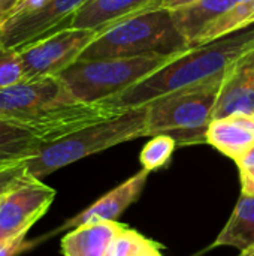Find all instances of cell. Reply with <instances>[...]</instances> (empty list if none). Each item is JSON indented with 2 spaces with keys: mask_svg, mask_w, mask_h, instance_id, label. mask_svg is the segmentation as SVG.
<instances>
[{
  "mask_svg": "<svg viewBox=\"0 0 254 256\" xmlns=\"http://www.w3.org/2000/svg\"><path fill=\"white\" fill-rule=\"evenodd\" d=\"M124 111L105 99L76 100L58 75L21 81L0 88V120L34 128L46 142L114 118Z\"/></svg>",
  "mask_w": 254,
  "mask_h": 256,
  "instance_id": "cell-1",
  "label": "cell"
},
{
  "mask_svg": "<svg viewBox=\"0 0 254 256\" xmlns=\"http://www.w3.org/2000/svg\"><path fill=\"white\" fill-rule=\"evenodd\" d=\"M252 51H254V24L190 48L157 72L105 100L124 110L144 106L162 94L225 74Z\"/></svg>",
  "mask_w": 254,
  "mask_h": 256,
  "instance_id": "cell-2",
  "label": "cell"
},
{
  "mask_svg": "<svg viewBox=\"0 0 254 256\" xmlns=\"http://www.w3.org/2000/svg\"><path fill=\"white\" fill-rule=\"evenodd\" d=\"M226 74L228 70L148 102L145 105L148 136L169 135L177 146L207 142V130L214 118V108Z\"/></svg>",
  "mask_w": 254,
  "mask_h": 256,
  "instance_id": "cell-3",
  "label": "cell"
},
{
  "mask_svg": "<svg viewBox=\"0 0 254 256\" xmlns=\"http://www.w3.org/2000/svg\"><path fill=\"white\" fill-rule=\"evenodd\" d=\"M144 136H148L145 105L126 110L114 118L85 126L70 135L43 144L40 152L27 160V170L30 176L42 180L87 156Z\"/></svg>",
  "mask_w": 254,
  "mask_h": 256,
  "instance_id": "cell-4",
  "label": "cell"
},
{
  "mask_svg": "<svg viewBox=\"0 0 254 256\" xmlns=\"http://www.w3.org/2000/svg\"><path fill=\"white\" fill-rule=\"evenodd\" d=\"M192 46L178 30L171 10L156 9L133 15L100 32L79 60L132 57L142 54H180Z\"/></svg>",
  "mask_w": 254,
  "mask_h": 256,
  "instance_id": "cell-5",
  "label": "cell"
},
{
  "mask_svg": "<svg viewBox=\"0 0 254 256\" xmlns=\"http://www.w3.org/2000/svg\"><path fill=\"white\" fill-rule=\"evenodd\" d=\"M180 54L153 52L97 60L78 58L58 76L64 81L76 100L96 102L127 90L171 63Z\"/></svg>",
  "mask_w": 254,
  "mask_h": 256,
  "instance_id": "cell-6",
  "label": "cell"
},
{
  "mask_svg": "<svg viewBox=\"0 0 254 256\" xmlns=\"http://www.w3.org/2000/svg\"><path fill=\"white\" fill-rule=\"evenodd\" d=\"M102 30L66 27L51 36L37 39L18 50L24 81L43 76H57L72 63L82 51L100 34Z\"/></svg>",
  "mask_w": 254,
  "mask_h": 256,
  "instance_id": "cell-7",
  "label": "cell"
},
{
  "mask_svg": "<svg viewBox=\"0 0 254 256\" xmlns=\"http://www.w3.org/2000/svg\"><path fill=\"white\" fill-rule=\"evenodd\" d=\"M88 0H46L37 10L9 18L0 26V40L12 50L70 27L75 14Z\"/></svg>",
  "mask_w": 254,
  "mask_h": 256,
  "instance_id": "cell-8",
  "label": "cell"
},
{
  "mask_svg": "<svg viewBox=\"0 0 254 256\" xmlns=\"http://www.w3.org/2000/svg\"><path fill=\"white\" fill-rule=\"evenodd\" d=\"M55 198V190L34 180L21 186L0 200V230L4 236H12L22 230H30L40 219Z\"/></svg>",
  "mask_w": 254,
  "mask_h": 256,
  "instance_id": "cell-9",
  "label": "cell"
},
{
  "mask_svg": "<svg viewBox=\"0 0 254 256\" xmlns=\"http://www.w3.org/2000/svg\"><path fill=\"white\" fill-rule=\"evenodd\" d=\"M150 171L142 168L133 177L126 180L124 183L118 184L100 200H97L93 206L85 208L82 213L76 214L75 218L66 220L57 231H64L69 228H76L87 224H97V222H117V219L124 213L127 207H130L142 194Z\"/></svg>",
  "mask_w": 254,
  "mask_h": 256,
  "instance_id": "cell-10",
  "label": "cell"
},
{
  "mask_svg": "<svg viewBox=\"0 0 254 256\" xmlns=\"http://www.w3.org/2000/svg\"><path fill=\"white\" fill-rule=\"evenodd\" d=\"M232 114H254V51L238 60L223 81L214 118Z\"/></svg>",
  "mask_w": 254,
  "mask_h": 256,
  "instance_id": "cell-11",
  "label": "cell"
},
{
  "mask_svg": "<svg viewBox=\"0 0 254 256\" xmlns=\"http://www.w3.org/2000/svg\"><path fill=\"white\" fill-rule=\"evenodd\" d=\"M160 0H88L73 16L70 27L106 30L133 15L156 10Z\"/></svg>",
  "mask_w": 254,
  "mask_h": 256,
  "instance_id": "cell-12",
  "label": "cell"
},
{
  "mask_svg": "<svg viewBox=\"0 0 254 256\" xmlns=\"http://www.w3.org/2000/svg\"><path fill=\"white\" fill-rule=\"evenodd\" d=\"M207 142L238 162L254 147V114L214 118L207 130Z\"/></svg>",
  "mask_w": 254,
  "mask_h": 256,
  "instance_id": "cell-13",
  "label": "cell"
},
{
  "mask_svg": "<svg viewBox=\"0 0 254 256\" xmlns=\"http://www.w3.org/2000/svg\"><path fill=\"white\" fill-rule=\"evenodd\" d=\"M43 144L46 140L37 129L0 120V170L33 159Z\"/></svg>",
  "mask_w": 254,
  "mask_h": 256,
  "instance_id": "cell-14",
  "label": "cell"
},
{
  "mask_svg": "<svg viewBox=\"0 0 254 256\" xmlns=\"http://www.w3.org/2000/svg\"><path fill=\"white\" fill-rule=\"evenodd\" d=\"M124 225L118 222H97L73 228L61 240L64 256H106L108 249Z\"/></svg>",
  "mask_w": 254,
  "mask_h": 256,
  "instance_id": "cell-15",
  "label": "cell"
},
{
  "mask_svg": "<svg viewBox=\"0 0 254 256\" xmlns=\"http://www.w3.org/2000/svg\"><path fill=\"white\" fill-rule=\"evenodd\" d=\"M237 4V0H199L190 6L172 10L171 14L178 30L193 48V44L204 30Z\"/></svg>",
  "mask_w": 254,
  "mask_h": 256,
  "instance_id": "cell-16",
  "label": "cell"
},
{
  "mask_svg": "<svg viewBox=\"0 0 254 256\" xmlns=\"http://www.w3.org/2000/svg\"><path fill=\"white\" fill-rule=\"evenodd\" d=\"M254 244V196L241 194L229 220L211 248L231 246L246 250Z\"/></svg>",
  "mask_w": 254,
  "mask_h": 256,
  "instance_id": "cell-17",
  "label": "cell"
},
{
  "mask_svg": "<svg viewBox=\"0 0 254 256\" xmlns=\"http://www.w3.org/2000/svg\"><path fill=\"white\" fill-rule=\"evenodd\" d=\"M252 24H254V0H244L225 15H222L219 20H216L208 28H205L204 33L193 44V48L211 42L228 33L249 27Z\"/></svg>",
  "mask_w": 254,
  "mask_h": 256,
  "instance_id": "cell-18",
  "label": "cell"
},
{
  "mask_svg": "<svg viewBox=\"0 0 254 256\" xmlns=\"http://www.w3.org/2000/svg\"><path fill=\"white\" fill-rule=\"evenodd\" d=\"M157 248V243L142 237L133 230L123 226L114 237L106 256H141Z\"/></svg>",
  "mask_w": 254,
  "mask_h": 256,
  "instance_id": "cell-19",
  "label": "cell"
},
{
  "mask_svg": "<svg viewBox=\"0 0 254 256\" xmlns=\"http://www.w3.org/2000/svg\"><path fill=\"white\" fill-rule=\"evenodd\" d=\"M177 147V141L169 135H156L153 136L142 148L139 160L142 168L148 170L150 172L165 166Z\"/></svg>",
  "mask_w": 254,
  "mask_h": 256,
  "instance_id": "cell-20",
  "label": "cell"
},
{
  "mask_svg": "<svg viewBox=\"0 0 254 256\" xmlns=\"http://www.w3.org/2000/svg\"><path fill=\"white\" fill-rule=\"evenodd\" d=\"M24 81V69L16 50L0 40V88Z\"/></svg>",
  "mask_w": 254,
  "mask_h": 256,
  "instance_id": "cell-21",
  "label": "cell"
},
{
  "mask_svg": "<svg viewBox=\"0 0 254 256\" xmlns=\"http://www.w3.org/2000/svg\"><path fill=\"white\" fill-rule=\"evenodd\" d=\"M37 178L30 176L27 170V160L0 170V200L6 196L7 194H10L12 190L21 186H25Z\"/></svg>",
  "mask_w": 254,
  "mask_h": 256,
  "instance_id": "cell-22",
  "label": "cell"
},
{
  "mask_svg": "<svg viewBox=\"0 0 254 256\" xmlns=\"http://www.w3.org/2000/svg\"><path fill=\"white\" fill-rule=\"evenodd\" d=\"M27 232L28 230H22L0 240V256H15L30 248V243L25 242Z\"/></svg>",
  "mask_w": 254,
  "mask_h": 256,
  "instance_id": "cell-23",
  "label": "cell"
},
{
  "mask_svg": "<svg viewBox=\"0 0 254 256\" xmlns=\"http://www.w3.org/2000/svg\"><path fill=\"white\" fill-rule=\"evenodd\" d=\"M241 178V194L254 196V168L240 170Z\"/></svg>",
  "mask_w": 254,
  "mask_h": 256,
  "instance_id": "cell-24",
  "label": "cell"
},
{
  "mask_svg": "<svg viewBox=\"0 0 254 256\" xmlns=\"http://www.w3.org/2000/svg\"><path fill=\"white\" fill-rule=\"evenodd\" d=\"M46 3V0H22L16 9L13 10L12 16H16V15H22V14H28V12H33V10H37L39 8H42L43 4ZM10 16V18H12Z\"/></svg>",
  "mask_w": 254,
  "mask_h": 256,
  "instance_id": "cell-25",
  "label": "cell"
},
{
  "mask_svg": "<svg viewBox=\"0 0 254 256\" xmlns=\"http://www.w3.org/2000/svg\"><path fill=\"white\" fill-rule=\"evenodd\" d=\"M22 0H0V26L7 21Z\"/></svg>",
  "mask_w": 254,
  "mask_h": 256,
  "instance_id": "cell-26",
  "label": "cell"
},
{
  "mask_svg": "<svg viewBox=\"0 0 254 256\" xmlns=\"http://www.w3.org/2000/svg\"><path fill=\"white\" fill-rule=\"evenodd\" d=\"M199 0H160V6L159 9H166V10H177L186 6H190L193 3H196Z\"/></svg>",
  "mask_w": 254,
  "mask_h": 256,
  "instance_id": "cell-27",
  "label": "cell"
},
{
  "mask_svg": "<svg viewBox=\"0 0 254 256\" xmlns=\"http://www.w3.org/2000/svg\"><path fill=\"white\" fill-rule=\"evenodd\" d=\"M238 168L240 170H250V168H254V147L252 150H249V153L241 158L238 162H237Z\"/></svg>",
  "mask_w": 254,
  "mask_h": 256,
  "instance_id": "cell-28",
  "label": "cell"
},
{
  "mask_svg": "<svg viewBox=\"0 0 254 256\" xmlns=\"http://www.w3.org/2000/svg\"><path fill=\"white\" fill-rule=\"evenodd\" d=\"M238 256H254V244L252 248L246 249V250H241V254Z\"/></svg>",
  "mask_w": 254,
  "mask_h": 256,
  "instance_id": "cell-29",
  "label": "cell"
},
{
  "mask_svg": "<svg viewBox=\"0 0 254 256\" xmlns=\"http://www.w3.org/2000/svg\"><path fill=\"white\" fill-rule=\"evenodd\" d=\"M141 256H162V255H160L159 248H157V249H153V250H150V252H147V254H144V255H141Z\"/></svg>",
  "mask_w": 254,
  "mask_h": 256,
  "instance_id": "cell-30",
  "label": "cell"
},
{
  "mask_svg": "<svg viewBox=\"0 0 254 256\" xmlns=\"http://www.w3.org/2000/svg\"><path fill=\"white\" fill-rule=\"evenodd\" d=\"M4 237H7V236H4V234H3V232H1V230H0V240H3V238H4Z\"/></svg>",
  "mask_w": 254,
  "mask_h": 256,
  "instance_id": "cell-31",
  "label": "cell"
}]
</instances>
